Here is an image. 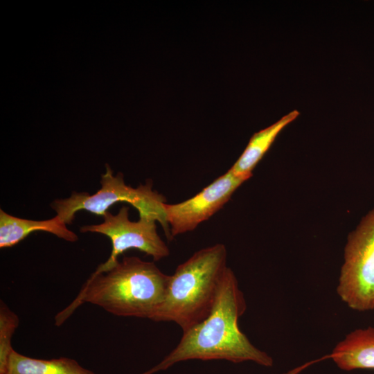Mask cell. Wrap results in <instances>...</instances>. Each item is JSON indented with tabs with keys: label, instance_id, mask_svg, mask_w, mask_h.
I'll return each instance as SVG.
<instances>
[{
	"label": "cell",
	"instance_id": "cell-1",
	"mask_svg": "<svg viewBox=\"0 0 374 374\" xmlns=\"http://www.w3.org/2000/svg\"><path fill=\"white\" fill-rule=\"evenodd\" d=\"M246 309L247 303L237 277L228 267L208 317L184 332L175 348L141 374H154L191 359L251 362L265 367L272 366L273 358L256 347L239 328L238 320Z\"/></svg>",
	"mask_w": 374,
	"mask_h": 374
},
{
	"label": "cell",
	"instance_id": "cell-2",
	"mask_svg": "<svg viewBox=\"0 0 374 374\" xmlns=\"http://www.w3.org/2000/svg\"><path fill=\"white\" fill-rule=\"evenodd\" d=\"M169 279L153 262L124 256L105 271L92 273L76 298L55 316V325L84 303L116 316L151 320L164 301Z\"/></svg>",
	"mask_w": 374,
	"mask_h": 374
},
{
	"label": "cell",
	"instance_id": "cell-3",
	"mask_svg": "<svg viewBox=\"0 0 374 374\" xmlns=\"http://www.w3.org/2000/svg\"><path fill=\"white\" fill-rule=\"evenodd\" d=\"M227 250L217 243L194 253L170 276L164 301L152 318L174 322L186 332L206 319L227 269Z\"/></svg>",
	"mask_w": 374,
	"mask_h": 374
},
{
	"label": "cell",
	"instance_id": "cell-4",
	"mask_svg": "<svg viewBox=\"0 0 374 374\" xmlns=\"http://www.w3.org/2000/svg\"><path fill=\"white\" fill-rule=\"evenodd\" d=\"M106 171L101 175L100 188L90 195L87 192H73L69 197L56 199L51 204V208L66 224H71L75 214L85 210L98 215H103L112 205L127 202L138 210L139 216L154 217L158 221L167 235L170 238V230L166 221L163 204L165 197L152 189V182L148 181L137 188L128 186L123 175L118 172L114 175L108 164Z\"/></svg>",
	"mask_w": 374,
	"mask_h": 374
},
{
	"label": "cell",
	"instance_id": "cell-5",
	"mask_svg": "<svg viewBox=\"0 0 374 374\" xmlns=\"http://www.w3.org/2000/svg\"><path fill=\"white\" fill-rule=\"evenodd\" d=\"M337 294L353 310H374V208L347 237Z\"/></svg>",
	"mask_w": 374,
	"mask_h": 374
},
{
	"label": "cell",
	"instance_id": "cell-6",
	"mask_svg": "<svg viewBox=\"0 0 374 374\" xmlns=\"http://www.w3.org/2000/svg\"><path fill=\"white\" fill-rule=\"evenodd\" d=\"M103 222L98 224L84 225L80 232L103 234L112 243L108 259L98 266L93 274L105 271L118 260L119 255L129 249H137L151 256L154 261L170 255V250L157 231V220L150 216H139L136 222L129 219V207L123 206L117 214L106 211Z\"/></svg>",
	"mask_w": 374,
	"mask_h": 374
},
{
	"label": "cell",
	"instance_id": "cell-7",
	"mask_svg": "<svg viewBox=\"0 0 374 374\" xmlns=\"http://www.w3.org/2000/svg\"><path fill=\"white\" fill-rule=\"evenodd\" d=\"M246 180L230 170L215 179L195 196L179 203L163 204L170 239L195 230L219 211Z\"/></svg>",
	"mask_w": 374,
	"mask_h": 374
},
{
	"label": "cell",
	"instance_id": "cell-8",
	"mask_svg": "<svg viewBox=\"0 0 374 374\" xmlns=\"http://www.w3.org/2000/svg\"><path fill=\"white\" fill-rule=\"evenodd\" d=\"M330 359L340 369H374V327L355 329L339 341Z\"/></svg>",
	"mask_w": 374,
	"mask_h": 374
},
{
	"label": "cell",
	"instance_id": "cell-9",
	"mask_svg": "<svg viewBox=\"0 0 374 374\" xmlns=\"http://www.w3.org/2000/svg\"><path fill=\"white\" fill-rule=\"evenodd\" d=\"M35 231L52 233L68 242H76L78 235L70 231L57 215L49 220H33L17 217L0 210V248L11 247Z\"/></svg>",
	"mask_w": 374,
	"mask_h": 374
},
{
	"label": "cell",
	"instance_id": "cell-10",
	"mask_svg": "<svg viewBox=\"0 0 374 374\" xmlns=\"http://www.w3.org/2000/svg\"><path fill=\"white\" fill-rule=\"evenodd\" d=\"M299 115V111L293 110L272 125L254 133L243 152L229 170L235 175L246 181L249 179L253 169L270 148L280 132Z\"/></svg>",
	"mask_w": 374,
	"mask_h": 374
},
{
	"label": "cell",
	"instance_id": "cell-11",
	"mask_svg": "<svg viewBox=\"0 0 374 374\" xmlns=\"http://www.w3.org/2000/svg\"><path fill=\"white\" fill-rule=\"evenodd\" d=\"M5 374H96L69 357L43 359L13 350Z\"/></svg>",
	"mask_w": 374,
	"mask_h": 374
},
{
	"label": "cell",
	"instance_id": "cell-12",
	"mask_svg": "<svg viewBox=\"0 0 374 374\" xmlns=\"http://www.w3.org/2000/svg\"><path fill=\"white\" fill-rule=\"evenodd\" d=\"M19 317L0 301V374H5L14 348L12 337L19 326Z\"/></svg>",
	"mask_w": 374,
	"mask_h": 374
},
{
	"label": "cell",
	"instance_id": "cell-13",
	"mask_svg": "<svg viewBox=\"0 0 374 374\" xmlns=\"http://www.w3.org/2000/svg\"><path fill=\"white\" fill-rule=\"evenodd\" d=\"M320 362L319 359H313L308 361L301 365L297 366L294 367V368H292L282 374H300L301 372H303L305 369L308 368L309 366L313 365L314 364H316L317 362Z\"/></svg>",
	"mask_w": 374,
	"mask_h": 374
}]
</instances>
